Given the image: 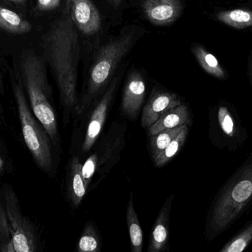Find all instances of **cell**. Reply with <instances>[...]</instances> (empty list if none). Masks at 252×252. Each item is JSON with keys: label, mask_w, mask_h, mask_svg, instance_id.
Wrapping results in <instances>:
<instances>
[{"label": "cell", "mask_w": 252, "mask_h": 252, "mask_svg": "<svg viewBox=\"0 0 252 252\" xmlns=\"http://www.w3.org/2000/svg\"><path fill=\"white\" fill-rule=\"evenodd\" d=\"M42 48L44 60L51 68L59 89L63 121L68 124L79 99L77 89L79 37L69 13L64 12L50 25L43 36Z\"/></svg>", "instance_id": "6da1fadb"}, {"label": "cell", "mask_w": 252, "mask_h": 252, "mask_svg": "<svg viewBox=\"0 0 252 252\" xmlns=\"http://www.w3.org/2000/svg\"><path fill=\"white\" fill-rule=\"evenodd\" d=\"M20 73L32 112L48 133L53 146L60 148L57 118L44 59L32 51L24 53L20 61Z\"/></svg>", "instance_id": "7a4b0ae2"}, {"label": "cell", "mask_w": 252, "mask_h": 252, "mask_svg": "<svg viewBox=\"0 0 252 252\" xmlns=\"http://www.w3.org/2000/svg\"><path fill=\"white\" fill-rule=\"evenodd\" d=\"M133 38V34H126L100 49L90 70L87 90L78 99L74 116L79 119L94 105L97 96L107 85L117 67L131 47Z\"/></svg>", "instance_id": "3957f363"}, {"label": "cell", "mask_w": 252, "mask_h": 252, "mask_svg": "<svg viewBox=\"0 0 252 252\" xmlns=\"http://www.w3.org/2000/svg\"><path fill=\"white\" fill-rule=\"evenodd\" d=\"M13 90L25 144L38 168L50 174L54 169L51 139L32 112L20 78L13 82Z\"/></svg>", "instance_id": "277c9868"}, {"label": "cell", "mask_w": 252, "mask_h": 252, "mask_svg": "<svg viewBox=\"0 0 252 252\" xmlns=\"http://www.w3.org/2000/svg\"><path fill=\"white\" fill-rule=\"evenodd\" d=\"M126 124L114 121L109 131L83 164L82 175L87 190L95 189L121 161L126 145Z\"/></svg>", "instance_id": "5b68a950"}, {"label": "cell", "mask_w": 252, "mask_h": 252, "mask_svg": "<svg viewBox=\"0 0 252 252\" xmlns=\"http://www.w3.org/2000/svg\"><path fill=\"white\" fill-rule=\"evenodd\" d=\"M252 198V163L246 167L218 201L212 216V229L216 232L226 229Z\"/></svg>", "instance_id": "8992f818"}, {"label": "cell", "mask_w": 252, "mask_h": 252, "mask_svg": "<svg viewBox=\"0 0 252 252\" xmlns=\"http://www.w3.org/2000/svg\"><path fill=\"white\" fill-rule=\"evenodd\" d=\"M1 200L13 238L15 252H34L38 248V237L33 225L21 211L19 199L10 185H3Z\"/></svg>", "instance_id": "52a82bcc"}, {"label": "cell", "mask_w": 252, "mask_h": 252, "mask_svg": "<svg viewBox=\"0 0 252 252\" xmlns=\"http://www.w3.org/2000/svg\"><path fill=\"white\" fill-rule=\"evenodd\" d=\"M118 80L117 78L112 81L92 111L81 145L82 153H87L93 149L103 131L118 88Z\"/></svg>", "instance_id": "ba28073f"}, {"label": "cell", "mask_w": 252, "mask_h": 252, "mask_svg": "<svg viewBox=\"0 0 252 252\" xmlns=\"http://www.w3.org/2000/svg\"><path fill=\"white\" fill-rule=\"evenodd\" d=\"M146 85L139 72L129 75L124 86L121 109L126 118L134 120L137 118L145 100Z\"/></svg>", "instance_id": "9c48e42d"}, {"label": "cell", "mask_w": 252, "mask_h": 252, "mask_svg": "<svg viewBox=\"0 0 252 252\" xmlns=\"http://www.w3.org/2000/svg\"><path fill=\"white\" fill-rule=\"evenodd\" d=\"M69 13L72 22L83 34L93 35L100 30V13L92 0H71Z\"/></svg>", "instance_id": "30bf717a"}, {"label": "cell", "mask_w": 252, "mask_h": 252, "mask_svg": "<svg viewBox=\"0 0 252 252\" xmlns=\"http://www.w3.org/2000/svg\"><path fill=\"white\" fill-rule=\"evenodd\" d=\"M181 104L180 99L175 93L160 90L153 92L142 110V128H149L164 112Z\"/></svg>", "instance_id": "8fae6325"}, {"label": "cell", "mask_w": 252, "mask_h": 252, "mask_svg": "<svg viewBox=\"0 0 252 252\" xmlns=\"http://www.w3.org/2000/svg\"><path fill=\"white\" fill-rule=\"evenodd\" d=\"M143 10L147 19L156 25H165L180 16V0H144Z\"/></svg>", "instance_id": "7c38bea8"}, {"label": "cell", "mask_w": 252, "mask_h": 252, "mask_svg": "<svg viewBox=\"0 0 252 252\" xmlns=\"http://www.w3.org/2000/svg\"><path fill=\"white\" fill-rule=\"evenodd\" d=\"M173 200L174 195L168 197L160 210L150 237L148 252H166L169 250L170 213Z\"/></svg>", "instance_id": "4fadbf2b"}, {"label": "cell", "mask_w": 252, "mask_h": 252, "mask_svg": "<svg viewBox=\"0 0 252 252\" xmlns=\"http://www.w3.org/2000/svg\"><path fill=\"white\" fill-rule=\"evenodd\" d=\"M83 164L78 157L72 158L66 176V194L72 208L79 207L87 189L82 175Z\"/></svg>", "instance_id": "5bb4252c"}, {"label": "cell", "mask_w": 252, "mask_h": 252, "mask_svg": "<svg viewBox=\"0 0 252 252\" xmlns=\"http://www.w3.org/2000/svg\"><path fill=\"white\" fill-rule=\"evenodd\" d=\"M190 123L189 109L185 105H178L168 109L160 116V118L151 125L148 130L149 136H154L167 129L181 127Z\"/></svg>", "instance_id": "9a60e30c"}, {"label": "cell", "mask_w": 252, "mask_h": 252, "mask_svg": "<svg viewBox=\"0 0 252 252\" xmlns=\"http://www.w3.org/2000/svg\"><path fill=\"white\" fill-rule=\"evenodd\" d=\"M126 221L130 236L131 252H142L143 249V232L139 223L137 214L134 210L133 193L131 192L126 208Z\"/></svg>", "instance_id": "2e32d148"}, {"label": "cell", "mask_w": 252, "mask_h": 252, "mask_svg": "<svg viewBox=\"0 0 252 252\" xmlns=\"http://www.w3.org/2000/svg\"><path fill=\"white\" fill-rule=\"evenodd\" d=\"M0 28L11 34H22L29 33L32 25L16 12L0 6Z\"/></svg>", "instance_id": "e0dca14e"}, {"label": "cell", "mask_w": 252, "mask_h": 252, "mask_svg": "<svg viewBox=\"0 0 252 252\" xmlns=\"http://www.w3.org/2000/svg\"><path fill=\"white\" fill-rule=\"evenodd\" d=\"M192 51L200 66L206 72L218 78H225L226 73L224 70L222 68L221 65L214 55L207 51L201 45L193 46Z\"/></svg>", "instance_id": "ac0fdd59"}, {"label": "cell", "mask_w": 252, "mask_h": 252, "mask_svg": "<svg viewBox=\"0 0 252 252\" xmlns=\"http://www.w3.org/2000/svg\"><path fill=\"white\" fill-rule=\"evenodd\" d=\"M217 19L223 23L236 28H244L252 27V11L244 9L225 10L217 15Z\"/></svg>", "instance_id": "d6986e66"}, {"label": "cell", "mask_w": 252, "mask_h": 252, "mask_svg": "<svg viewBox=\"0 0 252 252\" xmlns=\"http://www.w3.org/2000/svg\"><path fill=\"white\" fill-rule=\"evenodd\" d=\"M188 130L189 129H188V124L184 125L182 130L179 132L176 137L172 140V142L169 144L168 146L163 150V152L154 160L156 167H161L166 165L169 161H171L179 153V151L182 149L185 142H186Z\"/></svg>", "instance_id": "ffe728a7"}, {"label": "cell", "mask_w": 252, "mask_h": 252, "mask_svg": "<svg viewBox=\"0 0 252 252\" xmlns=\"http://www.w3.org/2000/svg\"><path fill=\"white\" fill-rule=\"evenodd\" d=\"M101 239L93 222L86 224L77 244L78 252H99L101 250Z\"/></svg>", "instance_id": "44dd1931"}, {"label": "cell", "mask_w": 252, "mask_h": 252, "mask_svg": "<svg viewBox=\"0 0 252 252\" xmlns=\"http://www.w3.org/2000/svg\"><path fill=\"white\" fill-rule=\"evenodd\" d=\"M184 125L163 130L154 136H150V151L153 160L155 159L168 146L182 130Z\"/></svg>", "instance_id": "7402d4cb"}, {"label": "cell", "mask_w": 252, "mask_h": 252, "mask_svg": "<svg viewBox=\"0 0 252 252\" xmlns=\"http://www.w3.org/2000/svg\"><path fill=\"white\" fill-rule=\"evenodd\" d=\"M0 252H15L13 238L6 218L1 198H0Z\"/></svg>", "instance_id": "603a6c76"}, {"label": "cell", "mask_w": 252, "mask_h": 252, "mask_svg": "<svg viewBox=\"0 0 252 252\" xmlns=\"http://www.w3.org/2000/svg\"><path fill=\"white\" fill-rule=\"evenodd\" d=\"M252 241V223L249 225L239 235L231 240L220 252H242Z\"/></svg>", "instance_id": "cb8c5ba5"}, {"label": "cell", "mask_w": 252, "mask_h": 252, "mask_svg": "<svg viewBox=\"0 0 252 252\" xmlns=\"http://www.w3.org/2000/svg\"><path fill=\"white\" fill-rule=\"evenodd\" d=\"M219 121L222 130L229 137H233L235 135V124L233 118L227 108L220 107L219 110Z\"/></svg>", "instance_id": "d4e9b609"}, {"label": "cell", "mask_w": 252, "mask_h": 252, "mask_svg": "<svg viewBox=\"0 0 252 252\" xmlns=\"http://www.w3.org/2000/svg\"><path fill=\"white\" fill-rule=\"evenodd\" d=\"M62 0H37V8L41 11L55 10L60 5Z\"/></svg>", "instance_id": "484cf974"}, {"label": "cell", "mask_w": 252, "mask_h": 252, "mask_svg": "<svg viewBox=\"0 0 252 252\" xmlns=\"http://www.w3.org/2000/svg\"><path fill=\"white\" fill-rule=\"evenodd\" d=\"M5 170V162L2 157L0 155V175L2 174Z\"/></svg>", "instance_id": "4316f807"}, {"label": "cell", "mask_w": 252, "mask_h": 252, "mask_svg": "<svg viewBox=\"0 0 252 252\" xmlns=\"http://www.w3.org/2000/svg\"><path fill=\"white\" fill-rule=\"evenodd\" d=\"M7 1H11L16 4H24L26 3L27 0H7Z\"/></svg>", "instance_id": "83f0119b"}, {"label": "cell", "mask_w": 252, "mask_h": 252, "mask_svg": "<svg viewBox=\"0 0 252 252\" xmlns=\"http://www.w3.org/2000/svg\"><path fill=\"white\" fill-rule=\"evenodd\" d=\"M71 0H66V9H65V12L69 13V4H70Z\"/></svg>", "instance_id": "f1b7e54d"}, {"label": "cell", "mask_w": 252, "mask_h": 252, "mask_svg": "<svg viewBox=\"0 0 252 252\" xmlns=\"http://www.w3.org/2000/svg\"><path fill=\"white\" fill-rule=\"evenodd\" d=\"M2 87V78H1V72H0V88Z\"/></svg>", "instance_id": "f546056e"}, {"label": "cell", "mask_w": 252, "mask_h": 252, "mask_svg": "<svg viewBox=\"0 0 252 252\" xmlns=\"http://www.w3.org/2000/svg\"><path fill=\"white\" fill-rule=\"evenodd\" d=\"M114 1L116 3H119L120 1H121V0H114Z\"/></svg>", "instance_id": "4dcf8cb0"}]
</instances>
